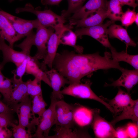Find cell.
Segmentation results:
<instances>
[{
    "label": "cell",
    "mask_w": 138,
    "mask_h": 138,
    "mask_svg": "<svg viewBox=\"0 0 138 138\" xmlns=\"http://www.w3.org/2000/svg\"><path fill=\"white\" fill-rule=\"evenodd\" d=\"M13 87L11 79L0 73V92L3 97V102L8 105L9 101Z\"/></svg>",
    "instance_id": "27"
},
{
    "label": "cell",
    "mask_w": 138,
    "mask_h": 138,
    "mask_svg": "<svg viewBox=\"0 0 138 138\" xmlns=\"http://www.w3.org/2000/svg\"><path fill=\"white\" fill-rule=\"evenodd\" d=\"M5 39L0 32V50L2 52L3 60L1 64L3 67L9 62L14 63L17 66L30 56V53L22 50L18 51L13 49L5 42Z\"/></svg>",
    "instance_id": "12"
},
{
    "label": "cell",
    "mask_w": 138,
    "mask_h": 138,
    "mask_svg": "<svg viewBox=\"0 0 138 138\" xmlns=\"http://www.w3.org/2000/svg\"><path fill=\"white\" fill-rule=\"evenodd\" d=\"M122 6L126 5L135 8L137 6V4L136 2L138 0H118Z\"/></svg>",
    "instance_id": "39"
},
{
    "label": "cell",
    "mask_w": 138,
    "mask_h": 138,
    "mask_svg": "<svg viewBox=\"0 0 138 138\" xmlns=\"http://www.w3.org/2000/svg\"><path fill=\"white\" fill-rule=\"evenodd\" d=\"M1 97L0 94V113H12L14 111L12 109L1 100Z\"/></svg>",
    "instance_id": "38"
},
{
    "label": "cell",
    "mask_w": 138,
    "mask_h": 138,
    "mask_svg": "<svg viewBox=\"0 0 138 138\" xmlns=\"http://www.w3.org/2000/svg\"><path fill=\"white\" fill-rule=\"evenodd\" d=\"M136 13L134 9L131 10L129 8L125 12L123 13L120 19L122 25L128 27L132 25L135 21Z\"/></svg>",
    "instance_id": "33"
},
{
    "label": "cell",
    "mask_w": 138,
    "mask_h": 138,
    "mask_svg": "<svg viewBox=\"0 0 138 138\" xmlns=\"http://www.w3.org/2000/svg\"><path fill=\"white\" fill-rule=\"evenodd\" d=\"M126 131L129 138H137L138 135V125L136 123H128L125 126Z\"/></svg>",
    "instance_id": "35"
},
{
    "label": "cell",
    "mask_w": 138,
    "mask_h": 138,
    "mask_svg": "<svg viewBox=\"0 0 138 138\" xmlns=\"http://www.w3.org/2000/svg\"><path fill=\"white\" fill-rule=\"evenodd\" d=\"M92 82L87 80L84 83L81 82L69 84L61 90L63 95L70 96L78 98L89 99L97 101L104 105L110 111L114 114L112 107L106 102L98 97L91 88Z\"/></svg>",
    "instance_id": "3"
},
{
    "label": "cell",
    "mask_w": 138,
    "mask_h": 138,
    "mask_svg": "<svg viewBox=\"0 0 138 138\" xmlns=\"http://www.w3.org/2000/svg\"><path fill=\"white\" fill-rule=\"evenodd\" d=\"M0 32L2 36L13 48L14 43L22 37L15 31L7 18L0 10Z\"/></svg>",
    "instance_id": "18"
},
{
    "label": "cell",
    "mask_w": 138,
    "mask_h": 138,
    "mask_svg": "<svg viewBox=\"0 0 138 138\" xmlns=\"http://www.w3.org/2000/svg\"><path fill=\"white\" fill-rule=\"evenodd\" d=\"M72 28V26H71L64 31L61 37L60 44L72 47L78 53H83V48L76 45L77 36L75 33L71 29Z\"/></svg>",
    "instance_id": "25"
},
{
    "label": "cell",
    "mask_w": 138,
    "mask_h": 138,
    "mask_svg": "<svg viewBox=\"0 0 138 138\" xmlns=\"http://www.w3.org/2000/svg\"><path fill=\"white\" fill-rule=\"evenodd\" d=\"M116 130V138H129L126 131L125 127L118 128Z\"/></svg>",
    "instance_id": "36"
},
{
    "label": "cell",
    "mask_w": 138,
    "mask_h": 138,
    "mask_svg": "<svg viewBox=\"0 0 138 138\" xmlns=\"http://www.w3.org/2000/svg\"><path fill=\"white\" fill-rule=\"evenodd\" d=\"M84 19H69L70 25H74L77 28L86 27L94 26L102 24L108 17L106 7L100 9Z\"/></svg>",
    "instance_id": "16"
},
{
    "label": "cell",
    "mask_w": 138,
    "mask_h": 138,
    "mask_svg": "<svg viewBox=\"0 0 138 138\" xmlns=\"http://www.w3.org/2000/svg\"><path fill=\"white\" fill-rule=\"evenodd\" d=\"M24 12L33 14L37 16L41 25L47 28H52L54 30L63 26L66 21L65 19L62 16L56 14L50 9L39 10L34 8L29 3L26 4L24 7L17 8L15 10L17 13Z\"/></svg>",
    "instance_id": "2"
},
{
    "label": "cell",
    "mask_w": 138,
    "mask_h": 138,
    "mask_svg": "<svg viewBox=\"0 0 138 138\" xmlns=\"http://www.w3.org/2000/svg\"><path fill=\"white\" fill-rule=\"evenodd\" d=\"M14 0H8V1L10 3H11Z\"/></svg>",
    "instance_id": "44"
},
{
    "label": "cell",
    "mask_w": 138,
    "mask_h": 138,
    "mask_svg": "<svg viewBox=\"0 0 138 138\" xmlns=\"http://www.w3.org/2000/svg\"><path fill=\"white\" fill-rule=\"evenodd\" d=\"M10 126L12 128V135L15 138H30L32 137L31 133L26 128L19 125L12 123Z\"/></svg>",
    "instance_id": "32"
},
{
    "label": "cell",
    "mask_w": 138,
    "mask_h": 138,
    "mask_svg": "<svg viewBox=\"0 0 138 138\" xmlns=\"http://www.w3.org/2000/svg\"><path fill=\"white\" fill-rule=\"evenodd\" d=\"M3 68L1 63H0V73L1 72V70Z\"/></svg>",
    "instance_id": "42"
},
{
    "label": "cell",
    "mask_w": 138,
    "mask_h": 138,
    "mask_svg": "<svg viewBox=\"0 0 138 138\" xmlns=\"http://www.w3.org/2000/svg\"><path fill=\"white\" fill-rule=\"evenodd\" d=\"M62 0H46L43 5H57Z\"/></svg>",
    "instance_id": "40"
},
{
    "label": "cell",
    "mask_w": 138,
    "mask_h": 138,
    "mask_svg": "<svg viewBox=\"0 0 138 138\" xmlns=\"http://www.w3.org/2000/svg\"><path fill=\"white\" fill-rule=\"evenodd\" d=\"M118 91L115 96L110 100L102 96H99L104 101L106 102L112 108L114 115L120 112L132 104L134 100L131 98L130 94L118 87Z\"/></svg>",
    "instance_id": "14"
},
{
    "label": "cell",
    "mask_w": 138,
    "mask_h": 138,
    "mask_svg": "<svg viewBox=\"0 0 138 138\" xmlns=\"http://www.w3.org/2000/svg\"><path fill=\"white\" fill-rule=\"evenodd\" d=\"M122 74L119 78L110 84L105 83V86L114 87H122L130 94L133 88L138 83V70H130L124 68L121 71Z\"/></svg>",
    "instance_id": "15"
},
{
    "label": "cell",
    "mask_w": 138,
    "mask_h": 138,
    "mask_svg": "<svg viewBox=\"0 0 138 138\" xmlns=\"http://www.w3.org/2000/svg\"><path fill=\"white\" fill-rule=\"evenodd\" d=\"M41 81L40 79L35 78L33 80L29 79L26 82L27 94L32 99L34 96L42 93Z\"/></svg>",
    "instance_id": "29"
},
{
    "label": "cell",
    "mask_w": 138,
    "mask_h": 138,
    "mask_svg": "<svg viewBox=\"0 0 138 138\" xmlns=\"http://www.w3.org/2000/svg\"><path fill=\"white\" fill-rule=\"evenodd\" d=\"M77 106L70 104L63 99L57 101L55 109L56 116V126L74 128L76 122L74 115Z\"/></svg>",
    "instance_id": "5"
},
{
    "label": "cell",
    "mask_w": 138,
    "mask_h": 138,
    "mask_svg": "<svg viewBox=\"0 0 138 138\" xmlns=\"http://www.w3.org/2000/svg\"><path fill=\"white\" fill-rule=\"evenodd\" d=\"M129 119L137 123L138 120V100H134L133 103L121 112L118 116H116L110 122L113 126L122 120Z\"/></svg>",
    "instance_id": "23"
},
{
    "label": "cell",
    "mask_w": 138,
    "mask_h": 138,
    "mask_svg": "<svg viewBox=\"0 0 138 138\" xmlns=\"http://www.w3.org/2000/svg\"><path fill=\"white\" fill-rule=\"evenodd\" d=\"M54 131L55 132V134L53 136H49L47 138H78L90 137L87 133L75 127L69 128L56 126Z\"/></svg>",
    "instance_id": "22"
},
{
    "label": "cell",
    "mask_w": 138,
    "mask_h": 138,
    "mask_svg": "<svg viewBox=\"0 0 138 138\" xmlns=\"http://www.w3.org/2000/svg\"><path fill=\"white\" fill-rule=\"evenodd\" d=\"M0 11L10 23L16 32L22 38L26 36L33 29L37 28L40 24L37 19L32 20H25L3 10Z\"/></svg>",
    "instance_id": "11"
},
{
    "label": "cell",
    "mask_w": 138,
    "mask_h": 138,
    "mask_svg": "<svg viewBox=\"0 0 138 138\" xmlns=\"http://www.w3.org/2000/svg\"><path fill=\"white\" fill-rule=\"evenodd\" d=\"M138 13H137L136 15V17L135 19V24H136L138 26Z\"/></svg>",
    "instance_id": "41"
},
{
    "label": "cell",
    "mask_w": 138,
    "mask_h": 138,
    "mask_svg": "<svg viewBox=\"0 0 138 138\" xmlns=\"http://www.w3.org/2000/svg\"><path fill=\"white\" fill-rule=\"evenodd\" d=\"M106 3L105 0H89L69 19L77 20L86 18L99 10L106 8Z\"/></svg>",
    "instance_id": "17"
},
{
    "label": "cell",
    "mask_w": 138,
    "mask_h": 138,
    "mask_svg": "<svg viewBox=\"0 0 138 138\" xmlns=\"http://www.w3.org/2000/svg\"><path fill=\"white\" fill-rule=\"evenodd\" d=\"M12 135V131L7 127L0 128V138H9Z\"/></svg>",
    "instance_id": "37"
},
{
    "label": "cell",
    "mask_w": 138,
    "mask_h": 138,
    "mask_svg": "<svg viewBox=\"0 0 138 138\" xmlns=\"http://www.w3.org/2000/svg\"><path fill=\"white\" fill-rule=\"evenodd\" d=\"M85 0H67L68 7L66 10L62 11L61 15L65 19L68 17L72 13H74L82 6Z\"/></svg>",
    "instance_id": "31"
},
{
    "label": "cell",
    "mask_w": 138,
    "mask_h": 138,
    "mask_svg": "<svg viewBox=\"0 0 138 138\" xmlns=\"http://www.w3.org/2000/svg\"><path fill=\"white\" fill-rule=\"evenodd\" d=\"M37 32L33 39V45L37 49V52L33 56L35 59H44L47 54V47L46 44L54 30L51 27L46 28L40 23L37 28Z\"/></svg>",
    "instance_id": "10"
},
{
    "label": "cell",
    "mask_w": 138,
    "mask_h": 138,
    "mask_svg": "<svg viewBox=\"0 0 138 138\" xmlns=\"http://www.w3.org/2000/svg\"><path fill=\"white\" fill-rule=\"evenodd\" d=\"M28 58L17 66L15 70L12 71L13 76L11 79L13 84L17 83L22 80V76L26 72Z\"/></svg>",
    "instance_id": "30"
},
{
    "label": "cell",
    "mask_w": 138,
    "mask_h": 138,
    "mask_svg": "<svg viewBox=\"0 0 138 138\" xmlns=\"http://www.w3.org/2000/svg\"><path fill=\"white\" fill-rule=\"evenodd\" d=\"M13 122L12 113H0V128L11 126Z\"/></svg>",
    "instance_id": "34"
},
{
    "label": "cell",
    "mask_w": 138,
    "mask_h": 138,
    "mask_svg": "<svg viewBox=\"0 0 138 138\" xmlns=\"http://www.w3.org/2000/svg\"><path fill=\"white\" fill-rule=\"evenodd\" d=\"M92 126L95 137L100 138H116V130L110 122L99 115V110L92 109Z\"/></svg>",
    "instance_id": "9"
},
{
    "label": "cell",
    "mask_w": 138,
    "mask_h": 138,
    "mask_svg": "<svg viewBox=\"0 0 138 138\" xmlns=\"http://www.w3.org/2000/svg\"><path fill=\"white\" fill-rule=\"evenodd\" d=\"M46 0H41V2L42 4H43Z\"/></svg>",
    "instance_id": "43"
},
{
    "label": "cell",
    "mask_w": 138,
    "mask_h": 138,
    "mask_svg": "<svg viewBox=\"0 0 138 138\" xmlns=\"http://www.w3.org/2000/svg\"><path fill=\"white\" fill-rule=\"evenodd\" d=\"M52 68L67 78L69 84L80 82L83 78L98 70L116 68L121 71L123 69L108 52L102 56L98 52L83 54L67 50L57 53Z\"/></svg>",
    "instance_id": "1"
},
{
    "label": "cell",
    "mask_w": 138,
    "mask_h": 138,
    "mask_svg": "<svg viewBox=\"0 0 138 138\" xmlns=\"http://www.w3.org/2000/svg\"><path fill=\"white\" fill-rule=\"evenodd\" d=\"M110 49L111 57L114 61L118 62L120 61L126 62L132 66L135 69L138 70V54H130L125 51L118 52L113 47Z\"/></svg>",
    "instance_id": "24"
},
{
    "label": "cell",
    "mask_w": 138,
    "mask_h": 138,
    "mask_svg": "<svg viewBox=\"0 0 138 138\" xmlns=\"http://www.w3.org/2000/svg\"><path fill=\"white\" fill-rule=\"evenodd\" d=\"M40 64L38 60H35L30 56L27 58L26 73L31 74L35 78H37L42 81L51 87L50 80L45 72L40 67Z\"/></svg>",
    "instance_id": "21"
},
{
    "label": "cell",
    "mask_w": 138,
    "mask_h": 138,
    "mask_svg": "<svg viewBox=\"0 0 138 138\" xmlns=\"http://www.w3.org/2000/svg\"><path fill=\"white\" fill-rule=\"evenodd\" d=\"M51 103L49 108L39 117V123L35 133L32 137L47 138L52 127L55 125L56 116L55 109L56 103L58 101L51 98Z\"/></svg>",
    "instance_id": "7"
},
{
    "label": "cell",
    "mask_w": 138,
    "mask_h": 138,
    "mask_svg": "<svg viewBox=\"0 0 138 138\" xmlns=\"http://www.w3.org/2000/svg\"><path fill=\"white\" fill-rule=\"evenodd\" d=\"M114 21L111 20L104 24L92 27H83L77 29L75 33L77 37L81 38L83 35H87L95 39L104 46L110 49L112 46L109 41L107 29Z\"/></svg>",
    "instance_id": "6"
},
{
    "label": "cell",
    "mask_w": 138,
    "mask_h": 138,
    "mask_svg": "<svg viewBox=\"0 0 138 138\" xmlns=\"http://www.w3.org/2000/svg\"><path fill=\"white\" fill-rule=\"evenodd\" d=\"M13 84V87L8 105L10 108L12 106L24 101L29 96L27 93L26 82H24L22 80Z\"/></svg>",
    "instance_id": "20"
},
{
    "label": "cell",
    "mask_w": 138,
    "mask_h": 138,
    "mask_svg": "<svg viewBox=\"0 0 138 138\" xmlns=\"http://www.w3.org/2000/svg\"><path fill=\"white\" fill-rule=\"evenodd\" d=\"M107 32L110 38H117L125 44L126 51L129 46L135 47L136 45L129 36L126 29L120 25L114 24L111 25L108 28Z\"/></svg>",
    "instance_id": "19"
},
{
    "label": "cell",
    "mask_w": 138,
    "mask_h": 138,
    "mask_svg": "<svg viewBox=\"0 0 138 138\" xmlns=\"http://www.w3.org/2000/svg\"><path fill=\"white\" fill-rule=\"evenodd\" d=\"M32 99L29 96L24 101L11 108L17 114L18 125L27 128L31 133L35 132L36 126L39 123V117H36L32 107Z\"/></svg>",
    "instance_id": "4"
},
{
    "label": "cell",
    "mask_w": 138,
    "mask_h": 138,
    "mask_svg": "<svg viewBox=\"0 0 138 138\" xmlns=\"http://www.w3.org/2000/svg\"><path fill=\"white\" fill-rule=\"evenodd\" d=\"M122 6L118 0H110L107 2V17L114 21L120 20L123 13Z\"/></svg>",
    "instance_id": "26"
},
{
    "label": "cell",
    "mask_w": 138,
    "mask_h": 138,
    "mask_svg": "<svg viewBox=\"0 0 138 138\" xmlns=\"http://www.w3.org/2000/svg\"><path fill=\"white\" fill-rule=\"evenodd\" d=\"M31 103L33 113L40 117L46 110L45 108L47 106L43 99L42 93L34 96L32 99Z\"/></svg>",
    "instance_id": "28"
},
{
    "label": "cell",
    "mask_w": 138,
    "mask_h": 138,
    "mask_svg": "<svg viewBox=\"0 0 138 138\" xmlns=\"http://www.w3.org/2000/svg\"><path fill=\"white\" fill-rule=\"evenodd\" d=\"M49 71H45L49 78L53 89L50 98L57 100L63 99L64 97L61 93V88L66 84H69L67 79L55 69L52 68Z\"/></svg>",
    "instance_id": "13"
},
{
    "label": "cell",
    "mask_w": 138,
    "mask_h": 138,
    "mask_svg": "<svg viewBox=\"0 0 138 138\" xmlns=\"http://www.w3.org/2000/svg\"><path fill=\"white\" fill-rule=\"evenodd\" d=\"M71 25H64L54 30L47 42V54L43 60L40 64V68L45 72L47 70L48 66L50 68H52V64L57 53L58 47L60 44L62 35L64 31Z\"/></svg>",
    "instance_id": "8"
}]
</instances>
